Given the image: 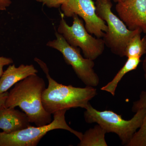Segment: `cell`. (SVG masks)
<instances>
[{"label":"cell","mask_w":146,"mask_h":146,"mask_svg":"<svg viewBox=\"0 0 146 146\" xmlns=\"http://www.w3.org/2000/svg\"><path fill=\"white\" fill-rule=\"evenodd\" d=\"M43 78L32 75L14 85L8 93L4 107H19L28 117L30 122L36 126L46 125L52 121V115L45 110L42 95L46 88Z\"/></svg>","instance_id":"cell-1"},{"label":"cell","mask_w":146,"mask_h":146,"mask_svg":"<svg viewBox=\"0 0 146 146\" xmlns=\"http://www.w3.org/2000/svg\"><path fill=\"white\" fill-rule=\"evenodd\" d=\"M34 60L45 73L48 80V87L42 95V102L45 110L50 114L61 110L72 108L86 109L89 102L97 94L93 86L84 88L64 85L57 82L50 76L46 64L37 58Z\"/></svg>","instance_id":"cell-2"},{"label":"cell","mask_w":146,"mask_h":146,"mask_svg":"<svg viewBox=\"0 0 146 146\" xmlns=\"http://www.w3.org/2000/svg\"><path fill=\"white\" fill-rule=\"evenodd\" d=\"M85 110L84 118L86 123H97L107 133H116L121 141L122 145L126 146L141 127L145 116L144 110L138 109L131 119L126 120L121 115L111 110H97L90 103Z\"/></svg>","instance_id":"cell-3"},{"label":"cell","mask_w":146,"mask_h":146,"mask_svg":"<svg viewBox=\"0 0 146 146\" xmlns=\"http://www.w3.org/2000/svg\"><path fill=\"white\" fill-rule=\"evenodd\" d=\"M67 110H58L53 114L52 121L46 125L27 127L10 133L0 132V146H36L47 133L54 129H64L75 135L80 140L83 133L69 126L65 120Z\"/></svg>","instance_id":"cell-4"},{"label":"cell","mask_w":146,"mask_h":146,"mask_svg":"<svg viewBox=\"0 0 146 146\" xmlns=\"http://www.w3.org/2000/svg\"><path fill=\"white\" fill-rule=\"evenodd\" d=\"M111 1L96 0V12L98 16L107 24L108 31L105 33L103 37L105 44L113 53L123 57L128 43L141 30H129L121 19L112 12Z\"/></svg>","instance_id":"cell-5"},{"label":"cell","mask_w":146,"mask_h":146,"mask_svg":"<svg viewBox=\"0 0 146 146\" xmlns=\"http://www.w3.org/2000/svg\"><path fill=\"white\" fill-rule=\"evenodd\" d=\"M60 16L57 32L69 44L81 49L84 57L93 60L103 53L105 46L104 41L101 38L93 37L86 30L83 21L78 15L73 16L72 26L66 23L63 13H60Z\"/></svg>","instance_id":"cell-6"},{"label":"cell","mask_w":146,"mask_h":146,"mask_svg":"<svg viewBox=\"0 0 146 146\" xmlns=\"http://www.w3.org/2000/svg\"><path fill=\"white\" fill-rule=\"evenodd\" d=\"M55 35L56 39L48 42L47 46L61 53L65 62L72 66L78 77L86 86H98L99 78L94 71V60L82 56L80 48L69 44L57 32H56Z\"/></svg>","instance_id":"cell-7"},{"label":"cell","mask_w":146,"mask_h":146,"mask_svg":"<svg viewBox=\"0 0 146 146\" xmlns=\"http://www.w3.org/2000/svg\"><path fill=\"white\" fill-rule=\"evenodd\" d=\"M64 16L78 15L83 19L86 30L97 38L103 37L108 31L106 23L98 16L96 5L92 0H68L61 6Z\"/></svg>","instance_id":"cell-8"},{"label":"cell","mask_w":146,"mask_h":146,"mask_svg":"<svg viewBox=\"0 0 146 146\" xmlns=\"http://www.w3.org/2000/svg\"><path fill=\"white\" fill-rule=\"evenodd\" d=\"M115 8L129 30L140 29L146 34V0H125L117 3Z\"/></svg>","instance_id":"cell-9"},{"label":"cell","mask_w":146,"mask_h":146,"mask_svg":"<svg viewBox=\"0 0 146 146\" xmlns=\"http://www.w3.org/2000/svg\"><path fill=\"white\" fill-rule=\"evenodd\" d=\"M28 117L24 112L13 108L3 106L0 109V129L10 133L31 125Z\"/></svg>","instance_id":"cell-10"},{"label":"cell","mask_w":146,"mask_h":146,"mask_svg":"<svg viewBox=\"0 0 146 146\" xmlns=\"http://www.w3.org/2000/svg\"><path fill=\"white\" fill-rule=\"evenodd\" d=\"M37 73L38 71L33 65L21 64L18 67L14 64L9 65L0 78V94L7 92L19 82Z\"/></svg>","instance_id":"cell-11"},{"label":"cell","mask_w":146,"mask_h":146,"mask_svg":"<svg viewBox=\"0 0 146 146\" xmlns=\"http://www.w3.org/2000/svg\"><path fill=\"white\" fill-rule=\"evenodd\" d=\"M145 78L146 81V73L145 74ZM140 109L145 110L143 123L127 146H146V90L142 91L139 100L133 102L132 111L135 112Z\"/></svg>","instance_id":"cell-12"},{"label":"cell","mask_w":146,"mask_h":146,"mask_svg":"<svg viewBox=\"0 0 146 146\" xmlns=\"http://www.w3.org/2000/svg\"><path fill=\"white\" fill-rule=\"evenodd\" d=\"M141 58H128L122 68L117 73L111 81L101 89L102 90L110 93L112 96L115 95L118 84L126 74L131 71L136 70L141 62Z\"/></svg>","instance_id":"cell-13"},{"label":"cell","mask_w":146,"mask_h":146,"mask_svg":"<svg viewBox=\"0 0 146 146\" xmlns=\"http://www.w3.org/2000/svg\"><path fill=\"white\" fill-rule=\"evenodd\" d=\"M106 131L99 125L89 129L83 134L78 146H107L105 140Z\"/></svg>","instance_id":"cell-14"},{"label":"cell","mask_w":146,"mask_h":146,"mask_svg":"<svg viewBox=\"0 0 146 146\" xmlns=\"http://www.w3.org/2000/svg\"><path fill=\"white\" fill-rule=\"evenodd\" d=\"M142 32V31H139L129 40L125 50L124 56L127 58H141L146 54V42L144 37L141 39Z\"/></svg>","instance_id":"cell-15"},{"label":"cell","mask_w":146,"mask_h":146,"mask_svg":"<svg viewBox=\"0 0 146 146\" xmlns=\"http://www.w3.org/2000/svg\"><path fill=\"white\" fill-rule=\"evenodd\" d=\"M38 2L41 3L49 8H59L68 0H35Z\"/></svg>","instance_id":"cell-16"},{"label":"cell","mask_w":146,"mask_h":146,"mask_svg":"<svg viewBox=\"0 0 146 146\" xmlns=\"http://www.w3.org/2000/svg\"><path fill=\"white\" fill-rule=\"evenodd\" d=\"M13 60L10 58L0 56V78L3 73V67L13 63Z\"/></svg>","instance_id":"cell-17"},{"label":"cell","mask_w":146,"mask_h":146,"mask_svg":"<svg viewBox=\"0 0 146 146\" xmlns=\"http://www.w3.org/2000/svg\"><path fill=\"white\" fill-rule=\"evenodd\" d=\"M11 4V0H0V10L5 11Z\"/></svg>","instance_id":"cell-18"},{"label":"cell","mask_w":146,"mask_h":146,"mask_svg":"<svg viewBox=\"0 0 146 146\" xmlns=\"http://www.w3.org/2000/svg\"><path fill=\"white\" fill-rule=\"evenodd\" d=\"M8 93V92H6L3 94H0V109L4 106Z\"/></svg>","instance_id":"cell-19"},{"label":"cell","mask_w":146,"mask_h":146,"mask_svg":"<svg viewBox=\"0 0 146 146\" xmlns=\"http://www.w3.org/2000/svg\"><path fill=\"white\" fill-rule=\"evenodd\" d=\"M144 39L145 40L146 42V35L144 37ZM143 68L144 71H145V73H146V56L145 58V60H144L143 63Z\"/></svg>","instance_id":"cell-20"},{"label":"cell","mask_w":146,"mask_h":146,"mask_svg":"<svg viewBox=\"0 0 146 146\" xmlns=\"http://www.w3.org/2000/svg\"><path fill=\"white\" fill-rule=\"evenodd\" d=\"M112 1H113L115 2V3H118L119 2L122 1H125V0H112Z\"/></svg>","instance_id":"cell-21"}]
</instances>
